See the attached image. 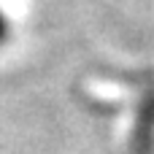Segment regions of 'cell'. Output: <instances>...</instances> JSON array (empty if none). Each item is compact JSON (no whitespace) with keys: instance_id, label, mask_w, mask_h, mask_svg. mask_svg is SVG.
Instances as JSON below:
<instances>
[{"instance_id":"1","label":"cell","mask_w":154,"mask_h":154,"mask_svg":"<svg viewBox=\"0 0 154 154\" xmlns=\"http://www.w3.org/2000/svg\"><path fill=\"white\" fill-rule=\"evenodd\" d=\"M0 32H3V22H0Z\"/></svg>"}]
</instances>
